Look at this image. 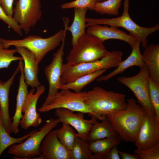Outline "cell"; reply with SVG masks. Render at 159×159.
Here are the masks:
<instances>
[{
	"instance_id": "21",
	"label": "cell",
	"mask_w": 159,
	"mask_h": 159,
	"mask_svg": "<svg viewBox=\"0 0 159 159\" xmlns=\"http://www.w3.org/2000/svg\"><path fill=\"white\" fill-rule=\"evenodd\" d=\"M142 55L148 69L150 77L159 84V45L151 44L147 46Z\"/></svg>"
},
{
	"instance_id": "3",
	"label": "cell",
	"mask_w": 159,
	"mask_h": 159,
	"mask_svg": "<svg viewBox=\"0 0 159 159\" xmlns=\"http://www.w3.org/2000/svg\"><path fill=\"white\" fill-rule=\"evenodd\" d=\"M64 29H60L53 35L43 38L37 35H31L20 39H6L0 38V42L6 49L11 46L25 48L35 56L39 64L46 54L55 49L62 42L64 34L66 33L67 26L69 20H63Z\"/></svg>"
},
{
	"instance_id": "23",
	"label": "cell",
	"mask_w": 159,
	"mask_h": 159,
	"mask_svg": "<svg viewBox=\"0 0 159 159\" xmlns=\"http://www.w3.org/2000/svg\"><path fill=\"white\" fill-rule=\"evenodd\" d=\"M101 121L100 122L97 121L91 127L86 139L89 144L96 140L118 135L107 117Z\"/></svg>"
},
{
	"instance_id": "11",
	"label": "cell",
	"mask_w": 159,
	"mask_h": 159,
	"mask_svg": "<svg viewBox=\"0 0 159 159\" xmlns=\"http://www.w3.org/2000/svg\"><path fill=\"white\" fill-rule=\"evenodd\" d=\"M66 34L65 33L64 34L60 47L54 54L51 62L44 69V74L49 84V90L47 97L41 107L47 105L59 92L63 64Z\"/></svg>"
},
{
	"instance_id": "6",
	"label": "cell",
	"mask_w": 159,
	"mask_h": 159,
	"mask_svg": "<svg viewBox=\"0 0 159 159\" xmlns=\"http://www.w3.org/2000/svg\"><path fill=\"white\" fill-rule=\"evenodd\" d=\"M103 42L86 33L82 35L67 58V63L76 64L99 60L109 52Z\"/></svg>"
},
{
	"instance_id": "17",
	"label": "cell",
	"mask_w": 159,
	"mask_h": 159,
	"mask_svg": "<svg viewBox=\"0 0 159 159\" xmlns=\"http://www.w3.org/2000/svg\"><path fill=\"white\" fill-rule=\"evenodd\" d=\"M15 49L16 53H19L22 59L24 76L26 84L32 88H37L41 84L38 79L39 64L36 57L25 48L17 47Z\"/></svg>"
},
{
	"instance_id": "35",
	"label": "cell",
	"mask_w": 159,
	"mask_h": 159,
	"mask_svg": "<svg viewBox=\"0 0 159 159\" xmlns=\"http://www.w3.org/2000/svg\"><path fill=\"white\" fill-rule=\"evenodd\" d=\"M14 0H0V4L6 14L11 17L13 16Z\"/></svg>"
},
{
	"instance_id": "16",
	"label": "cell",
	"mask_w": 159,
	"mask_h": 159,
	"mask_svg": "<svg viewBox=\"0 0 159 159\" xmlns=\"http://www.w3.org/2000/svg\"><path fill=\"white\" fill-rule=\"evenodd\" d=\"M41 154L38 159H70L69 152L57 138L54 130L50 131L44 137L41 145Z\"/></svg>"
},
{
	"instance_id": "32",
	"label": "cell",
	"mask_w": 159,
	"mask_h": 159,
	"mask_svg": "<svg viewBox=\"0 0 159 159\" xmlns=\"http://www.w3.org/2000/svg\"><path fill=\"white\" fill-rule=\"evenodd\" d=\"M97 0H75L64 3L61 6L63 9L71 8H87L93 11L94 6Z\"/></svg>"
},
{
	"instance_id": "36",
	"label": "cell",
	"mask_w": 159,
	"mask_h": 159,
	"mask_svg": "<svg viewBox=\"0 0 159 159\" xmlns=\"http://www.w3.org/2000/svg\"><path fill=\"white\" fill-rule=\"evenodd\" d=\"M119 150L117 146L113 147L109 151L105 158V159H120Z\"/></svg>"
},
{
	"instance_id": "2",
	"label": "cell",
	"mask_w": 159,
	"mask_h": 159,
	"mask_svg": "<svg viewBox=\"0 0 159 159\" xmlns=\"http://www.w3.org/2000/svg\"><path fill=\"white\" fill-rule=\"evenodd\" d=\"M125 97L123 93L107 91L99 86H96L87 92V98L85 102L98 120H102L108 115L125 109Z\"/></svg>"
},
{
	"instance_id": "28",
	"label": "cell",
	"mask_w": 159,
	"mask_h": 159,
	"mask_svg": "<svg viewBox=\"0 0 159 159\" xmlns=\"http://www.w3.org/2000/svg\"><path fill=\"white\" fill-rule=\"evenodd\" d=\"M37 130H33L20 138H14L12 137L7 132L5 128L0 113V157L8 147L14 144L21 143Z\"/></svg>"
},
{
	"instance_id": "12",
	"label": "cell",
	"mask_w": 159,
	"mask_h": 159,
	"mask_svg": "<svg viewBox=\"0 0 159 159\" xmlns=\"http://www.w3.org/2000/svg\"><path fill=\"white\" fill-rule=\"evenodd\" d=\"M35 88H32L29 92L23 103L22 112L24 113L19 123L21 128L27 130L30 127H37L42 122V119L37 111V105L38 100L45 92L44 86L41 85Z\"/></svg>"
},
{
	"instance_id": "7",
	"label": "cell",
	"mask_w": 159,
	"mask_h": 159,
	"mask_svg": "<svg viewBox=\"0 0 159 159\" xmlns=\"http://www.w3.org/2000/svg\"><path fill=\"white\" fill-rule=\"evenodd\" d=\"M39 130L32 134L24 141L13 144L9 147L7 153L14 155L15 159H36L41 154V147L45 136L60 122L58 118H50Z\"/></svg>"
},
{
	"instance_id": "30",
	"label": "cell",
	"mask_w": 159,
	"mask_h": 159,
	"mask_svg": "<svg viewBox=\"0 0 159 159\" xmlns=\"http://www.w3.org/2000/svg\"><path fill=\"white\" fill-rule=\"evenodd\" d=\"M16 53L15 49H6L0 42V69L8 68L13 62L22 60L21 57L15 56Z\"/></svg>"
},
{
	"instance_id": "14",
	"label": "cell",
	"mask_w": 159,
	"mask_h": 159,
	"mask_svg": "<svg viewBox=\"0 0 159 159\" xmlns=\"http://www.w3.org/2000/svg\"><path fill=\"white\" fill-rule=\"evenodd\" d=\"M55 114L60 122H65L77 130V137L86 140L93 124L98 121L95 117L90 120L85 119L84 113H75L64 108L56 109Z\"/></svg>"
},
{
	"instance_id": "20",
	"label": "cell",
	"mask_w": 159,
	"mask_h": 159,
	"mask_svg": "<svg viewBox=\"0 0 159 159\" xmlns=\"http://www.w3.org/2000/svg\"><path fill=\"white\" fill-rule=\"evenodd\" d=\"M21 74L19 78V86L16 97V108L15 113L11 119L13 120L11 124L12 132L14 134H17L19 131V126L20 121L22 118V108L23 103L29 91L28 86L26 84L24 79L23 60L19 61V64Z\"/></svg>"
},
{
	"instance_id": "22",
	"label": "cell",
	"mask_w": 159,
	"mask_h": 159,
	"mask_svg": "<svg viewBox=\"0 0 159 159\" xmlns=\"http://www.w3.org/2000/svg\"><path fill=\"white\" fill-rule=\"evenodd\" d=\"M74 17L70 26H67V31H69L72 36V44L75 45L79 39L85 33L86 27V15L88 10L87 8H74Z\"/></svg>"
},
{
	"instance_id": "18",
	"label": "cell",
	"mask_w": 159,
	"mask_h": 159,
	"mask_svg": "<svg viewBox=\"0 0 159 159\" xmlns=\"http://www.w3.org/2000/svg\"><path fill=\"white\" fill-rule=\"evenodd\" d=\"M20 71L18 65L10 78L6 81L0 80V113L5 128L9 134L12 133L11 119L9 110V95L10 88L16 74Z\"/></svg>"
},
{
	"instance_id": "33",
	"label": "cell",
	"mask_w": 159,
	"mask_h": 159,
	"mask_svg": "<svg viewBox=\"0 0 159 159\" xmlns=\"http://www.w3.org/2000/svg\"><path fill=\"white\" fill-rule=\"evenodd\" d=\"M134 153L140 159H159V142L148 148L143 150L137 149L134 151Z\"/></svg>"
},
{
	"instance_id": "19",
	"label": "cell",
	"mask_w": 159,
	"mask_h": 159,
	"mask_svg": "<svg viewBox=\"0 0 159 159\" xmlns=\"http://www.w3.org/2000/svg\"><path fill=\"white\" fill-rule=\"evenodd\" d=\"M141 42L138 39L132 47L131 52L125 60L121 62L115 69L109 74L100 76L97 78V80L102 82L107 81L115 76L123 73L127 69L133 66H137L140 68L146 65L144 62L142 55L140 52Z\"/></svg>"
},
{
	"instance_id": "29",
	"label": "cell",
	"mask_w": 159,
	"mask_h": 159,
	"mask_svg": "<svg viewBox=\"0 0 159 159\" xmlns=\"http://www.w3.org/2000/svg\"><path fill=\"white\" fill-rule=\"evenodd\" d=\"M122 0H106L97 2L94 6L93 11L101 15L117 16L119 14Z\"/></svg>"
},
{
	"instance_id": "10",
	"label": "cell",
	"mask_w": 159,
	"mask_h": 159,
	"mask_svg": "<svg viewBox=\"0 0 159 159\" xmlns=\"http://www.w3.org/2000/svg\"><path fill=\"white\" fill-rule=\"evenodd\" d=\"M13 17L26 34L37 24L42 15L40 0H16Z\"/></svg>"
},
{
	"instance_id": "34",
	"label": "cell",
	"mask_w": 159,
	"mask_h": 159,
	"mask_svg": "<svg viewBox=\"0 0 159 159\" xmlns=\"http://www.w3.org/2000/svg\"><path fill=\"white\" fill-rule=\"evenodd\" d=\"M0 19L6 24L16 34L19 36L22 35V30L18 24L13 17L8 15L0 4Z\"/></svg>"
},
{
	"instance_id": "24",
	"label": "cell",
	"mask_w": 159,
	"mask_h": 159,
	"mask_svg": "<svg viewBox=\"0 0 159 159\" xmlns=\"http://www.w3.org/2000/svg\"><path fill=\"white\" fill-rule=\"evenodd\" d=\"M122 140L118 135L98 140L90 143L93 159H105L109 151L117 146Z\"/></svg>"
},
{
	"instance_id": "9",
	"label": "cell",
	"mask_w": 159,
	"mask_h": 159,
	"mask_svg": "<svg viewBox=\"0 0 159 159\" xmlns=\"http://www.w3.org/2000/svg\"><path fill=\"white\" fill-rule=\"evenodd\" d=\"M149 70L145 66L140 68L139 72L134 76L129 77L122 76L117 78V80L132 92L137 100V102L148 114L155 116L154 108L149 96Z\"/></svg>"
},
{
	"instance_id": "38",
	"label": "cell",
	"mask_w": 159,
	"mask_h": 159,
	"mask_svg": "<svg viewBox=\"0 0 159 159\" xmlns=\"http://www.w3.org/2000/svg\"><path fill=\"white\" fill-rule=\"evenodd\" d=\"M105 0H97V2L102 1Z\"/></svg>"
},
{
	"instance_id": "25",
	"label": "cell",
	"mask_w": 159,
	"mask_h": 159,
	"mask_svg": "<svg viewBox=\"0 0 159 159\" xmlns=\"http://www.w3.org/2000/svg\"><path fill=\"white\" fill-rule=\"evenodd\" d=\"M107 69H103L98 70L81 76L72 82L66 84H60L59 86V90H72L76 92H80L85 86L105 73Z\"/></svg>"
},
{
	"instance_id": "26",
	"label": "cell",
	"mask_w": 159,
	"mask_h": 159,
	"mask_svg": "<svg viewBox=\"0 0 159 159\" xmlns=\"http://www.w3.org/2000/svg\"><path fill=\"white\" fill-rule=\"evenodd\" d=\"M62 123V127L54 130V131L61 143L69 152L77 137V133L75 132L70 125L65 122Z\"/></svg>"
},
{
	"instance_id": "13",
	"label": "cell",
	"mask_w": 159,
	"mask_h": 159,
	"mask_svg": "<svg viewBox=\"0 0 159 159\" xmlns=\"http://www.w3.org/2000/svg\"><path fill=\"white\" fill-rule=\"evenodd\" d=\"M159 142V122L155 116L146 113L135 142L137 149L149 148Z\"/></svg>"
},
{
	"instance_id": "5",
	"label": "cell",
	"mask_w": 159,
	"mask_h": 159,
	"mask_svg": "<svg viewBox=\"0 0 159 159\" xmlns=\"http://www.w3.org/2000/svg\"><path fill=\"white\" fill-rule=\"evenodd\" d=\"M129 8V0H124L123 11L120 16L111 19L86 18V27L93 24H98L123 28L128 32L129 35L139 39L142 46L145 48L147 46L148 36L159 30V24L149 28L140 26L130 17Z\"/></svg>"
},
{
	"instance_id": "31",
	"label": "cell",
	"mask_w": 159,
	"mask_h": 159,
	"mask_svg": "<svg viewBox=\"0 0 159 159\" xmlns=\"http://www.w3.org/2000/svg\"><path fill=\"white\" fill-rule=\"evenodd\" d=\"M149 96L155 110V116L159 122V84L150 77L148 78Z\"/></svg>"
},
{
	"instance_id": "1",
	"label": "cell",
	"mask_w": 159,
	"mask_h": 159,
	"mask_svg": "<svg viewBox=\"0 0 159 159\" xmlns=\"http://www.w3.org/2000/svg\"><path fill=\"white\" fill-rule=\"evenodd\" d=\"M146 112L133 98L127 99L125 109L108 115V118L122 140L135 142Z\"/></svg>"
},
{
	"instance_id": "37",
	"label": "cell",
	"mask_w": 159,
	"mask_h": 159,
	"mask_svg": "<svg viewBox=\"0 0 159 159\" xmlns=\"http://www.w3.org/2000/svg\"><path fill=\"white\" fill-rule=\"evenodd\" d=\"M119 154L122 159H140L137 155L132 154L128 153L119 151Z\"/></svg>"
},
{
	"instance_id": "8",
	"label": "cell",
	"mask_w": 159,
	"mask_h": 159,
	"mask_svg": "<svg viewBox=\"0 0 159 159\" xmlns=\"http://www.w3.org/2000/svg\"><path fill=\"white\" fill-rule=\"evenodd\" d=\"M52 99L49 104L44 107H40L37 110L40 112H45L53 109L64 108L87 114L92 117L98 120L88 106L85 103L87 98V92H72L70 90H61Z\"/></svg>"
},
{
	"instance_id": "15",
	"label": "cell",
	"mask_w": 159,
	"mask_h": 159,
	"mask_svg": "<svg viewBox=\"0 0 159 159\" xmlns=\"http://www.w3.org/2000/svg\"><path fill=\"white\" fill-rule=\"evenodd\" d=\"M98 39L103 42L105 40L115 39L126 42L132 48L138 39L118 29L117 27L104 25L95 24L88 27L86 33Z\"/></svg>"
},
{
	"instance_id": "4",
	"label": "cell",
	"mask_w": 159,
	"mask_h": 159,
	"mask_svg": "<svg viewBox=\"0 0 159 159\" xmlns=\"http://www.w3.org/2000/svg\"><path fill=\"white\" fill-rule=\"evenodd\" d=\"M123 54L120 51H113L96 61L76 64H63L61 84L72 82L81 76L98 70L116 68L122 61Z\"/></svg>"
},
{
	"instance_id": "27",
	"label": "cell",
	"mask_w": 159,
	"mask_h": 159,
	"mask_svg": "<svg viewBox=\"0 0 159 159\" xmlns=\"http://www.w3.org/2000/svg\"><path fill=\"white\" fill-rule=\"evenodd\" d=\"M70 159H93V154L86 140L77 137L69 152Z\"/></svg>"
}]
</instances>
